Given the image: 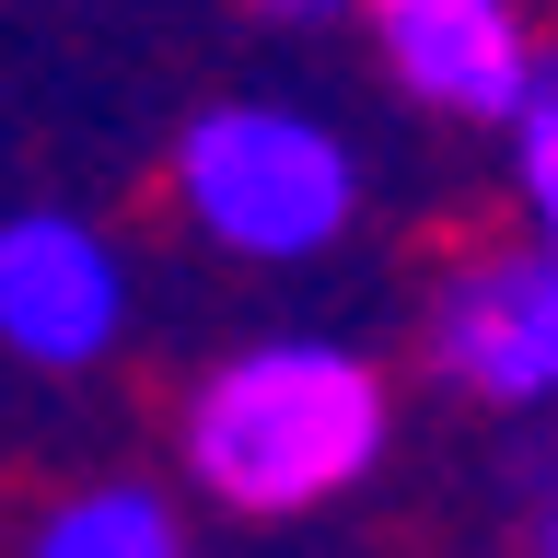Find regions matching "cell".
Masks as SVG:
<instances>
[{
    "mask_svg": "<svg viewBox=\"0 0 558 558\" xmlns=\"http://www.w3.org/2000/svg\"><path fill=\"white\" fill-rule=\"evenodd\" d=\"M268 12H291V24H326V12H349V0H268Z\"/></svg>",
    "mask_w": 558,
    "mask_h": 558,
    "instance_id": "cell-8",
    "label": "cell"
},
{
    "mask_svg": "<svg viewBox=\"0 0 558 558\" xmlns=\"http://www.w3.org/2000/svg\"><path fill=\"white\" fill-rule=\"evenodd\" d=\"M129 338V256L82 209H12L0 221V349L35 373H94Z\"/></svg>",
    "mask_w": 558,
    "mask_h": 558,
    "instance_id": "cell-4",
    "label": "cell"
},
{
    "mask_svg": "<svg viewBox=\"0 0 558 558\" xmlns=\"http://www.w3.org/2000/svg\"><path fill=\"white\" fill-rule=\"evenodd\" d=\"M174 209L244 268H303L361 221V151L326 117L268 94H221L174 129Z\"/></svg>",
    "mask_w": 558,
    "mask_h": 558,
    "instance_id": "cell-2",
    "label": "cell"
},
{
    "mask_svg": "<svg viewBox=\"0 0 558 558\" xmlns=\"http://www.w3.org/2000/svg\"><path fill=\"white\" fill-rule=\"evenodd\" d=\"M24 558H186V523H174L163 488L94 477V488H70V500H47V512H35Z\"/></svg>",
    "mask_w": 558,
    "mask_h": 558,
    "instance_id": "cell-6",
    "label": "cell"
},
{
    "mask_svg": "<svg viewBox=\"0 0 558 558\" xmlns=\"http://www.w3.org/2000/svg\"><path fill=\"white\" fill-rule=\"evenodd\" d=\"M418 349H430V373L453 396H477V408H535L558 373V256L535 244H477V256H453L430 314H418Z\"/></svg>",
    "mask_w": 558,
    "mask_h": 558,
    "instance_id": "cell-3",
    "label": "cell"
},
{
    "mask_svg": "<svg viewBox=\"0 0 558 558\" xmlns=\"http://www.w3.org/2000/svg\"><path fill=\"white\" fill-rule=\"evenodd\" d=\"M512 198H523V233L535 256H558V59H535V82L512 94Z\"/></svg>",
    "mask_w": 558,
    "mask_h": 558,
    "instance_id": "cell-7",
    "label": "cell"
},
{
    "mask_svg": "<svg viewBox=\"0 0 558 558\" xmlns=\"http://www.w3.org/2000/svg\"><path fill=\"white\" fill-rule=\"evenodd\" d=\"M174 442H186V477L221 512L279 523V512H314V500H338V488H361L384 465L396 384L338 338H256L198 373Z\"/></svg>",
    "mask_w": 558,
    "mask_h": 558,
    "instance_id": "cell-1",
    "label": "cell"
},
{
    "mask_svg": "<svg viewBox=\"0 0 558 558\" xmlns=\"http://www.w3.org/2000/svg\"><path fill=\"white\" fill-rule=\"evenodd\" d=\"M349 12H373V59L396 70V94H418L430 117L500 129L512 94L535 82L523 0H349Z\"/></svg>",
    "mask_w": 558,
    "mask_h": 558,
    "instance_id": "cell-5",
    "label": "cell"
},
{
    "mask_svg": "<svg viewBox=\"0 0 558 558\" xmlns=\"http://www.w3.org/2000/svg\"><path fill=\"white\" fill-rule=\"evenodd\" d=\"M535 558H558V523H547V535H535Z\"/></svg>",
    "mask_w": 558,
    "mask_h": 558,
    "instance_id": "cell-9",
    "label": "cell"
},
{
    "mask_svg": "<svg viewBox=\"0 0 558 558\" xmlns=\"http://www.w3.org/2000/svg\"><path fill=\"white\" fill-rule=\"evenodd\" d=\"M547 396H558V373H547Z\"/></svg>",
    "mask_w": 558,
    "mask_h": 558,
    "instance_id": "cell-10",
    "label": "cell"
}]
</instances>
